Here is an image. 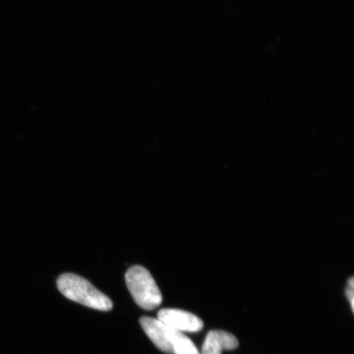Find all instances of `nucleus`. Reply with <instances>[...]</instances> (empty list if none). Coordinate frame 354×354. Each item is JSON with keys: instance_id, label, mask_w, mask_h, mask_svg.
I'll list each match as a JSON object with an SVG mask.
<instances>
[{"instance_id": "obj_1", "label": "nucleus", "mask_w": 354, "mask_h": 354, "mask_svg": "<svg viewBox=\"0 0 354 354\" xmlns=\"http://www.w3.org/2000/svg\"><path fill=\"white\" fill-rule=\"evenodd\" d=\"M57 286L66 298L84 306L100 311H110L113 307L112 300L107 295L76 274H62L57 278Z\"/></svg>"}, {"instance_id": "obj_2", "label": "nucleus", "mask_w": 354, "mask_h": 354, "mask_svg": "<svg viewBox=\"0 0 354 354\" xmlns=\"http://www.w3.org/2000/svg\"><path fill=\"white\" fill-rule=\"evenodd\" d=\"M126 282L132 298L141 308L153 310L162 304L161 291L147 269L133 266L126 273Z\"/></svg>"}, {"instance_id": "obj_3", "label": "nucleus", "mask_w": 354, "mask_h": 354, "mask_svg": "<svg viewBox=\"0 0 354 354\" xmlns=\"http://www.w3.org/2000/svg\"><path fill=\"white\" fill-rule=\"evenodd\" d=\"M158 320L163 324L180 332H198L201 330L203 322L193 313L183 310L165 308L158 314Z\"/></svg>"}, {"instance_id": "obj_4", "label": "nucleus", "mask_w": 354, "mask_h": 354, "mask_svg": "<svg viewBox=\"0 0 354 354\" xmlns=\"http://www.w3.org/2000/svg\"><path fill=\"white\" fill-rule=\"evenodd\" d=\"M140 323L146 335L158 349L167 353H174L171 344V327L153 317H143Z\"/></svg>"}, {"instance_id": "obj_5", "label": "nucleus", "mask_w": 354, "mask_h": 354, "mask_svg": "<svg viewBox=\"0 0 354 354\" xmlns=\"http://www.w3.org/2000/svg\"><path fill=\"white\" fill-rule=\"evenodd\" d=\"M239 346L236 336L224 330H212L206 336L202 354H223V351H233Z\"/></svg>"}, {"instance_id": "obj_6", "label": "nucleus", "mask_w": 354, "mask_h": 354, "mask_svg": "<svg viewBox=\"0 0 354 354\" xmlns=\"http://www.w3.org/2000/svg\"><path fill=\"white\" fill-rule=\"evenodd\" d=\"M171 343L174 354H201L196 345L183 332L172 328Z\"/></svg>"}, {"instance_id": "obj_7", "label": "nucleus", "mask_w": 354, "mask_h": 354, "mask_svg": "<svg viewBox=\"0 0 354 354\" xmlns=\"http://www.w3.org/2000/svg\"><path fill=\"white\" fill-rule=\"evenodd\" d=\"M354 282L353 277L349 279L348 283V287L346 290H345V295H346L347 299L349 300V303H351L352 311L353 312L354 308Z\"/></svg>"}]
</instances>
